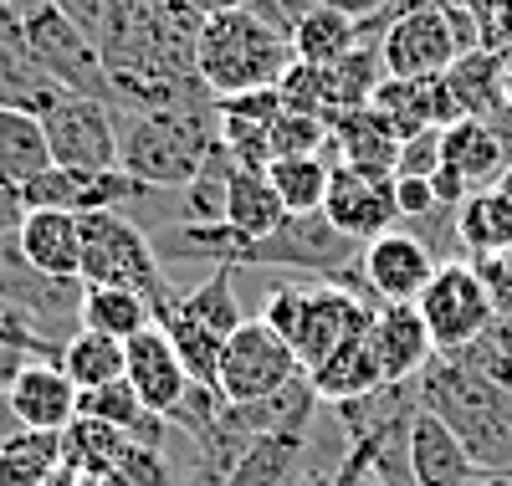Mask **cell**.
<instances>
[{"label":"cell","mask_w":512,"mask_h":486,"mask_svg":"<svg viewBox=\"0 0 512 486\" xmlns=\"http://www.w3.org/2000/svg\"><path fill=\"white\" fill-rule=\"evenodd\" d=\"M436 251L425 246L415 231H379L374 241H364L359 251V272H364V287L374 292V302H415L436 277Z\"/></svg>","instance_id":"cell-14"},{"label":"cell","mask_w":512,"mask_h":486,"mask_svg":"<svg viewBox=\"0 0 512 486\" xmlns=\"http://www.w3.org/2000/svg\"><path fill=\"white\" fill-rule=\"evenodd\" d=\"M472 41L461 36V16L436 0H395V16L379 31L384 77H441Z\"/></svg>","instance_id":"cell-7"},{"label":"cell","mask_w":512,"mask_h":486,"mask_svg":"<svg viewBox=\"0 0 512 486\" xmlns=\"http://www.w3.org/2000/svg\"><path fill=\"white\" fill-rule=\"evenodd\" d=\"M154 323V302L134 287H108V282H82V307H77V328L108 333L118 343H128L134 333H144Z\"/></svg>","instance_id":"cell-27"},{"label":"cell","mask_w":512,"mask_h":486,"mask_svg":"<svg viewBox=\"0 0 512 486\" xmlns=\"http://www.w3.org/2000/svg\"><path fill=\"white\" fill-rule=\"evenodd\" d=\"M492 190H497V195H507V200H512V164H507V169H502V180H497V185H492Z\"/></svg>","instance_id":"cell-46"},{"label":"cell","mask_w":512,"mask_h":486,"mask_svg":"<svg viewBox=\"0 0 512 486\" xmlns=\"http://www.w3.org/2000/svg\"><path fill=\"white\" fill-rule=\"evenodd\" d=\"M410 471H415V486H472L482 476L477 461L466 456V446L451 435V425L425 405L410 420Z\"/></svg>","instance_id":"cell-22"},{"label":"cell","mask_w":512,"mask_h":486,"mask_svg":"<svg viewBox=\"0 0 512 486\" xmlns=\"http://www.w3.org/2000/svg\"><path fill=\"white\" fill-rule=\"evenodd\" d=\"M400 134L395 123L384 118L374 103L333 118V159H349V164H374V169H390L395 174V159H400Z\"/></svg>","instance_id":"cell-28"},{"label":"cell","mask_w":512,"mask_h":486,"mask_svg":"<svg viewBox=\"0 0 512 486\" xmlns=\"http://www.w3.org/2000/svg\"><path fill=\"white\" fill-rule=\"evenodd\" d=\"M364 36H369L364 16H354V11H344V6H328V0H318V6L292 26V52H297V62L333 67L338 57H349Z\"/></svg>","instance_id":"cell-26"},{"label":"cell","mask_w":512,"mask_h":486,"mask_svg":"<svg viewBox=\"0 0 512 486\" xmlns=\"http://www.w3.org/2000/svg\"><path fill=\"white\" fill-rule=\"evenodd\" d=\"M21 31L26 47L41 62L62 93H82V98H108V62L93 31H82L57 0H31L21 6Z\"/></svg>","instance_id":"cell-6"},{"label":"cell","mask_w":512,"mask_h":486,"mask_svg":"<svg viewBox=\"0 0 512 486\" xmlns=\"http://www.w3.org/2000/svg\"><path fill=\"white\" fill-rule=\"evenodd\" d=\"M26 205H47V210H72V215H93V210H128L154 200L149 185H139L128 169H72L52 164L21 190Z\"/></svg>","instance_id":"cell-13"},{"label":"cell","mask_w":512,"mask_h":486,"mask_svg":"<svg viewBox=\"0 0 512 486\" xmlns=\"http://www.w3.org/2000/svg\"><path fill=\"white\" fill-rule=\"evenodd\" d=\"M472 486H512V471H482Z\"/></svg>","instance_id":"cell-45"},{"label":"cell","mask_w":512,"mask_h":486,"mask_svg":"<svg viewBox=\"0 0 512 486\" xmlns=\"http://www.w3.org/2000/svg\"><path fill=\"white\" fill-rule=\"evenodd\" d=\"M292 62H297L292 41L272 21L256 16L246 0L210 11L200 21L195 72L210 87V98H236V93H256V87H277Z\"/></svg>","instance_id":"cell-2"},{"label":"cell","mask_w":512,"mask_h":486,"mask_svg":"<svg viewBox=\"0 0 512 486\" xmlns=\"http://www.w3.org/2000/svg\"><path fill=\"white\" fill-rule=\"evenodd\" d=\"M82 282H108V287H134L154 302V323L169 302H175V282H169L164 261L154 251V236L134 226L123 210H93L82 215Z\"/></svg>","instance_id":"cell-5"},{"label":"cell","mask_w":512,"mask_h":486,"mask_svg":"<svg viewBox=\"0 0 512 486\" xmlns=\"http://www.w3.org/2000/svg\"><path fill=\"white\" fill-rule=\"evenodd\" d=\"M446 353H456L466 369H477L482 379H492L497 389L512 394V323L507 318H497L487 333H477L472 343H461V348H446Z\"/></svg>","instance_id":"cell-35"},{"label":"cell","mask_w":512,"mask_h":486,"mask_svg":"<svg viewBox=\"0 0 512 486\" xmlns=\"http://www.w3.org/2000/svg\"><path fill=\"white\" fill-rule=\"evenodd\" d=\"M41 169H52V149H47L41 113L0 103V185L26 190Z\"/></svg>","instance_id":"cell-25"},{"label":"cell","mask_w":512,"mask_h":486,"mask_svg":"<svg viewBox=\"0 0 512 486\" xmlns=\"http://www.w3.org/2000/svg\"><path fill=\"white\" fill-rule=\"evenodd\" d=\"M77 394L82 389L67 379V369L57 364V353H31V359L16 369V379H11L6 405H11L21 430L62 435L77 420Z\"/></svg>","instance_id":"cell-15"},{"label":"cell","mask_w":512,"mask_h":486,"mask_svg":"<svg viewBox=\"0 0 512 486\" xmlns=\"http://www.w3.org/2000/svg\"><path fill=\"white\" fill-rule=\"evenodd\" d=\"M297 374H308V369L292 353V343L267 318H246L221 348L216 389L226 394V405H246V400H262V394H277Z\"/></svg>","instance_id":"cell-9"},{"label":"cell","mask_w":512,"mask_h":486,"mask_svg":"<svg viewBox=\"0 0 512 486\" xmlns=\"http://www.w3.org/2000/svg\"><path fill=\"white\" fill-rule=\"evenodd\" d=\"M420 405L441 415L477 461V471H512V394L466 369L456 353H436L415 379Z\"/></svg>","instance_id":"cell-1"},{"label":"cell","mask_w":512,"mask_h":486,"mask_svg":"<svg viewBox=\"0 0 512 486\" xmlns=\"http://www.w3.org/2000/svg\"><path fill=\"white\" fill-rule=\"evenodd\" d=\"M472 267L492 297V313L512 323V246L507 251H487V256H472Z\"/></svg>","instance_id":"cell-40"},{"label":"cell","mask_w":512,"mask_h":486,"mask_svg":"<svg viewBox=\"0 0 512 486\" xmlns=\"http://www.w3.org/2000/svg\"><path fill=\"white\" fill-rule=\"evenodd\" d=\"M364 338H369L374 359H379L384 384L420 379V369L436 359V338H431V328H425L415 302H379L369 328H364Z\"/></svg>","instance_id":"cell-16"},{"label":"cell","mask_w":512,"mask_h":486,"mask_svg":"<svg viewBox=\"0 0 512 486\" xmlns=\"http://www.w3.org/2000/svg\"><path fill=\"white\" fill-rule=\"evenodd\" d=\"M57 440H62V466L77 471L82 481H103L113 471V461L123 456V446H128V435L118 425L93 420V415H77Z\"/></svg>","instance_id":"cell-29"},{"label":"cell","mask_w":512,"mask_h":486,"mask_svg":"<svg viewBox=\"0 0 512 486\" xmlns=\"http://www.w3.org/2000/svg\"><path fill=\"white\" fill-rule=\"evenodd\" d=\"M118 113V169L149 190H185L216 154V103L169 113Z\"/></svg>","instance_id":"cell-3"},{"label":"cell","mask_w":512,"mask_h":486,"mask_svg":"<svg viewBox=\"0 0 512 486\" xmlns=\"http://www.w3.org/2000/svg\"><path fill=\"white\" fill-rule=\"evenodd\" d=\"M436 164H441V128H420L415 139L400 144L395 174H436Z\"/></svg>","instance_id":"cell-42"},{"label":"cell","mask_w":512,"mask_h":486,"mask_svg":"<svg viewBox=\"0 0 512 486\" xmlns=\"http://www.w3.org/2000/svg\"><path fill=\"white\" fill-rule=\"evenodd\" d=\"M395 205H400V220H420V215L441 210L431 174H395Z\"/></svg>","instance_id":"cell-41"},{"label":"cell","mask_w":512,"mask_h":486,"mask_svg":"<svg viewBox=\"0 0 512 486\" xmlns=\"http://www.w3.org/2000/svg\"><path fill=\"white\" fill-rule=\"evenodd\" d=\"M297 481H303V476H297ZM297 481H292V486H297Z\"/></svg>","instance_id":"cell-47"},{"label":"cell","mask_w":512,"mask_h":486,"mask_svg":"<svg viewBox=\"0 0 512 486\" xmlns=\"http://www.w3.org/2000/svg\"><path fill=\"white\" fill-rule=\"evenodd\" d=\"M57 364L67 369V379L77 389H98V384L123 379V343L108 333H93V328H77L57 343Z\"/></svg>","instance_id":"cell-31"},{"label":"cell","mask_w":512,"mask_h":486,"mask_svg":"<svg viewBox=\"0 0 512 486\" xmlns=\"http://www.w3.org/2000/svg\"><path fill=\"white\" fill-rule=\"evenodd\" d=\"M323 215H328L344 236H354V241H374L379 231L400 226L395 174H390V169H374V164L333 159L328 195H323Z\"/></svg>","instance_id":"cell-12"},{"label":"cell","mask_w":512,"mask_h":486,"mask_svg":"<svg viewBox=\"0 0 512 486\" xmlns=\"http://www.w3.org/2000/svg\"><path fill=\"white\" fill-rule=\"evenodd\" d=\"M441 164L456 169L472 190H492L512 164V144L492 128V118H456L441 128Z\"/></svg>","instance_id":"cell-21"},{"label":"cell","mask_w":512,"mask_h":486,"mask_svg":"<svg viewBox=\"0 0 512 486\" xmlns=\"http://www.w3.org/2000/svg\"><path fill=\"white\" fill-rule=\"evenodd\" d=\"M328 174H333V154H297V159H272V164H267V180L277 185L287 215H313V210H323Z\"/></svg>","instance_id":"cell-32"},{"label":"cell","mask_w":512,"mask_h":486,"mask_svg":"<svg viewBox=\"0 0 512 486\" xmlns=\"http://www.w3.org/2000/svg\"><path fill=\"white\" fill-rule=\"evenodd\" d=\"M62 466V440L47 430H16L0 446V486H47Z\"/></svg>","instance_id":"cell-33"},{"label":"cell","mask_w":512,"mask_h":486,"mask_svg":"<svg viewBox=\"0 0 512 486\" xmlns=\"http://www.w3.org/2000/svg\"><path fill=\"white\" fill-rule=\"evenodd\" d=\"M16 251L47 277H62V282L82 277V215L26 205V220L16 231Z\"/></svg>","instance_id":"cell-19"},{"label":"cell","mask_w":512,"mask_h":486,"mask_svg":"<svg viewBox=\"0 0 512 486\" xmlns=\"http://www.w3.org/2000/svg\"><path fill=\"white\" fill-rule=\"evenodd\" d=\"M328 6H344V11H354V16H374V11H390L395 0H328Z\"/></svg>","instance_id":"cell-44"},{"label":"cell","mask_w":512,"mask_h":486,"mask_svg":"<svg viewBox=\"0 0 512 486\" xmlns=\"http://www.w3.org/2000/svg\"><path fill=\"white\" fill-rule=\"evenodd\" d=\"M308 456H313V435H292V430L251 435V446L226 476V486H292L303 476Z\"/></svg>","instance_id":"cell-24"},{"label":"cell","mask_w":512,"mask_h":486,"mask_svg":"<svg viewBox=\"0 0 512 486\" xmlns=\"http://www.w3.org/2000/svg\"><path fill=\"white\" fill-rule=\"evenodd\" d=\"M297 154H333V123L318 113L282 108L272 118V159H297Z\"/></svg>","instance_id":"cell-36"},{"label":"cell","mask_w":512,"mask_h":486,"mask_svg":"<svg viewBox=\"0 0 512 486\" xmlns=\"http://www.w3.org/2000/svg\"><path fill=\"white\" fill-rule=\"evenodd\" d=\"M456 246L472 256L507 251L512 246V200L497 190H472L456 205Z\"/></svg>","instance_id":"cell-30"},{"label":"cell","mask_w":512,"mask_h":486,"mask_svg":"<svg viewBox=\"0 0 512 486\" xmlns=\"http://www.w3.org/2000/svg\"><path fill=\"white\" fill-rule=\"evenodd\" d=\"M359 261V241L344 236L323 210L313 215H287L282 226L251 246L231 251V267H251V272H313V277H333Z\"/></svg>","instance_id":"cell-8"},{"label":"cell","mask_w":512,"mask_h":486,"mask_svg":"<svg viewBox=\"0 0 512 486\" xmlns=\"http://www.w3.org/2000/svg\"><path fill=\"white\" fill-rule=\"evenodd\" d=\"M415 307H420L425 328H431V338H436V353L472 343L477 333H487L497 323L492 297H487L472 261H441L431 287L415 297Z\"/></svg>","instance_id":"cell-10"},{"label":"cell","mask_w":512,"mask_h":486,"mask_svg":"<svg viewBox=\"0 0 512 486\" xmlns=\"http://www.w3.org/2000/svg\"><path fill=\"white\" fill-rule=\"evenodd\" d=\"M98 486H180V471L169 466L164 451H154V446H134V440H128L123 456L113 461V471H108Z\"/></svg>","instance_id":"cell-38"},{"label":"cell","mask_w":512,"mask_h":486,"mask_svg":"<svg viewBox=\"0 0 512 486\" xmlns=\"http://www.w3.org/2000/svg\"><path fill=\"white\" fill-rule=\"evenodd\" d=\"M144 410H149V405L139 400V389L128 384V379H113V384H98V389H82V394H77V415L108 420V425H118L123 435L134 430V420H139Z\"/></svg>","instance_id":"cell-37"},{"label":"cell","mask_w":512,"mask_h":486,"mask_svg":"<svg viewBox=\"0 0 512 486\" xmlns=\"http://www.w3.org/2000/svg\"><path fill=\"white\" fill-rule=\"evenodd\" d=\"M277 113H282L277 87L216 98V139H221V149L246 169H267L272 164V118Z\"/></svg>","instance_id":"cell-18"},{"label":"cell","mask_w":512,"mask_h":486,"mask_svg":"<svg viewBox=\"0 0 512 486\" xmlns=\"http://www.w3.org/2000/svg\"><path fill=\"white\" fill-rule=\"evenodd\" d=\"M123 379L139 389V400L149 410L169 415V410H175V400L185 394V384H190V369H185V359L175 353V343H169V333L159 323H149L144 333H134V338L123 343Z\"/></svg>","instance_id":"cell-17"},{"label":"cell","mask_w":512,"mask_h":486,"mask_svg":"<svg viewBox=\"0 0 512 486\" xmlns=\"http://www.w3.org/2000/svg\"><path fill=\"white\" fill-rule=\"evenodd\" d=\"M221 410H226V394L216 384H205V379H190L185 394L175 400V410H169V425H175L180 435H195V430H205L210 420H216Z\"/></svg>","instance_id":"cell-39"},{"label":"cell","mask_w":512,"mask_h":486,"mask_svg":"<svg viewBox=\"0 0 512 486\" xmlns=\"http://www.w3.org/2000/svg\"><path fill=\"white\" fill-rule=\"evenodd\" d=\"M47 149L52 164H72V169H118V113L108 98H82V93H62L47 113Z\"/></svg>","instance_id":"cell-11"},{"label":"cell","mask_w":512,"mask_h":486,"mask_svg":"<svg viewBox=\"0 0 512 486\" xmlns=\"http://www.w3.org/2000/svg\"><path fill=\"white\" fill-rule=\"evenodd\" d=\"M308 379H313V394L323 405H344V400H364V394H374L379 384H384V374H379V359H374V348H369V338L364 333H354V338H344L328 359H318L313 369H308Z\"/></svg>","instance_id":"cell-23"},{"label":"cell","mask_w":512,"mask_h":486,"mask_svg":"<svg viewBox=\"0 0 512 486\" xmlns=\"http://www.w3.org/2000/svg\"><path fill=\"white\" fill-rule=\"evenodd\" d=\"M159 328L169 333V343H175V353L185 359L190 379H205V384H216V369H221V348H226V333L205 328L200 318H190L185 307H175V302H169L164 313H159Z\"/></svg>","instance_id":"cell-34"},{"label":"cell","mask_w":512,"mask_h":486,"mask_svg":"<svg viewBox=\"0 0 512 486\" xmlns=\"http://www.w3.org/2000/svg\"><path fill=\"white\" fill-rule=\"evenodd\" d=\"M374 307H379V302L349 292L344 282H333V277H313V282L282 277V282H272V292H267L262 318L292 343V353L303 359V369H313V364L328 359V353L344 343V338H354V333L369 328Z\"/></svg>","instance_id":"cell-4"},{"label":"cell","mask_w":512,"mask_h":486,"mask_svg":"<svg viewBox=\"0 0 512 486\" xmlns=\"http://www.w3.org/2000/svg\"><path fill=\"white\" fill-rule=\"evenodd\" d=\"M21 220H26V200H21V190L0 185V246H11V241H16Z\"/></svg>","instance_id":"cell-43"},{"label":"cell","mask_w":512,"mask_h":486,"mask_svg":"<svg viewBox=\"0 0 512 486\" xmlns=\"http://www.w3.org/2000/svg\"><path fill=\"white\" fill-rule=\"evenodd\" d=\"M57 98H62V87L41 72V62H36L31 47H26L21 6H6V0H0V103L47 113Z\"/></svg>","instance_id":"cell-20"}]
</instances>
